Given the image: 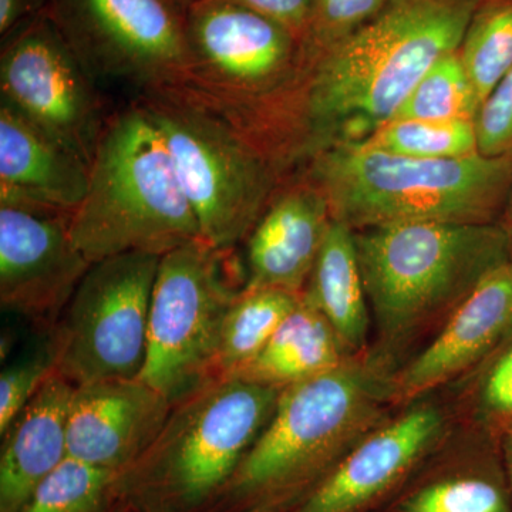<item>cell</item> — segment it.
Listing matches in <instances>:
<instances>
[{"label": "cell", "mask_w": 512, "mask_h": 512, "mask_svg": "<svg viewBox=\"0 0 512 512\" xmlns=\"http://www.w3.org/2000/svg\"><path fill=\"white\" fill-rule=\"evenodd\" d=\"M160 259L130 252L90 266L50 333L57 375L74 387L140 377Z\"/></svg>", "instance_id": "cell-10"}, {"label": "cell", "mask_w": 512, "mask_h": 512, "mask_svg": "<svg viewBox=\"0 0 512 512\" xmlns=\"http://www.w3.org/2000/svg\"><path fill=\"white\" fill-rule=\"evenodd\" d=\"M171 407L140 377L76 386L67 427L69 457L123 473L157 439Z\"/></svg>", "instance_id": "cell-15"}, {"label": "cell", "mask_w": 512, "mask_h": 512, "mask_svg": "<svg viewBox=\"0 0 512 512\" xmlns=\"http://www.w3.org/2000/svg\"><path fill=\"white\" fill-rule=\"evenodd\" d=\"M349 357L328 320L301 298L264 350L232 377L284 389L335 369Z\"/></svg>", "instance_id": "cell-21"}, {"label": "cell", "mask_w": 512, "mask_h": 512, "mask_svg": "<svg viewBox=\"0 0 512 512\" xmlns=\"http://www.w3.org/2000/svg\"><path fill=\"white\" fill-rule=\"evenodd\" d=\"M458 53L483 104L512 66V0H478Z\"/></svg>", "instance_id": "cell-23"}, {"label": "cell", "mask_w": 512, "mask_h": 512, "mask_svg": "<svg viewBox=\"0 0 512 512\" xmlns=\"http://www.w3.org/2000/svg\"><path fill=\"white\" fill-rule=\"evenodd\" d=\"M90 184V163L10 104L0 103V202L73 214Z\"/></svg>", "instance_id": "cell-18"}, {"label": "cell", "mask_w": 512, "mask_h": 512, "mask_svg": "<svg viewBox=\"0 0 512 512\" xmlns=\"http://www.w3.org/2000/svg\"><path fill=\"white\" fill-rule=\"evenodd\" d=\"M446 427V416L436 404L412 403L367 433L291 512L370 510L429 456Z\"/></svg>", "instance_id": "cell-14"}, {"label": "cell", "mask_w": 512, "mask_h": 512, "mask_svg": "<svg viewBox=\"0 0 512 512\" xmlns=\"http://www.w3.org/2000/svg\"><path fill=\"white\" fill-rule=\"evenodd\" d=\"M353 232L372 318L392 345L450 315L512 261L507 229L497 222H406Z\"/></svg>", "instance_id": "cell-6"}, {"label": "cell", "mask_w": 512, "mask_h": 512, "mask_svg": "<svg viewBox=\"0 0 512 512\" xmlns=\"http://www.w3.org/2000/svg\"><path fill=\"white\" fill-rule=\"evenodd\" d=\"M301 298L328 320L349 356L362 355L372 312L352 229L332 221Z\"/></svg>", "instance_id": "cell-20"}, {"label": "cell", "mask_w": 512, "mask_h": 512, "mask_svg": "<svg viewBox=\"0 0 512 512\" xmlns=\"http://www.w3.org/2000/svg\"><path fill=\"white\" fill-rule=\"evenodd\" d=\"M70 232L90 264L130 252L163 256L201 239L163 137L136 101L107 119Z\"/></svg>", "instance_id": "cell-4"}, {"label": "cell", "mask_w": 512, "mask_h": 512, "mask_svg": "<svg viewBox=\"0 0 512 512\" xmlns=\"http://www.w3.org/2000/svg\"><path fill=\"white\" fill-rule=\"evenodd\" d=\"M281 389L218 377L171 407L150 447L121 473L136 512H210L265 429Z\"/></svg>", "instance_id": "cell-5"}, {"label": "cell", "mask_w": 512, "mask_h": 512, "mask_svg": "<svg viewBox=\"0 0 512 512\" xmlns=\"http://www.w3.org/2000/svg\"><path fill=\"white\" fill-rule=\"evenodd\" d=\"M478 0H386L348 39L309 59L271 133L286 174L360 143L396 116L439 60L460 50Z\"/></svg>", "instance_id": "cell-1"}, {"label": "cell", "mask_w": 512, "mask_h": 512, "mask_svg": "<svg viewBox=\"0 0 512 512\" xmlns=\"http://www.w3.org/2000/svg\"><path fill=\"white\" fill-rule=\"evenodd\" d=\"M239 512H289L286 510H282V508L275 507H255L249 508V510L239 511Z\"/></svg>", "instance_id": "cell-35"}, {"label": "cell", "mask_w": 512, "mask_h": 512, "mask_svg": "<svg viewBox=\"0 0 512 512\" xmlns=\"http://www.w3.org/2000/svg\"><path fill=\"white\" fill-rule=\"evenodd\" d=\"M299 302L301 296L281 289L244 288L222 323L215 379L235 376L247 367Z\"/></svg>", "instance_id": "cell-22"}, {"label": "cell", "mask_w": 512, "mask_h": 512, "mask_svg": "<svg viewBox=\"0 0 512 512\" xmlns=\"http://www.w3.org/2000/svg\"><path fill=\"white\" fill-rule=\"evenodd\" d=\"M53 372L55 355L50 340L37 352L3 369L0 375V436L6 433Z\"/></svg>", "instance_id": "cell-29"}, {"label": "cell", "mask_w": 512, "mask_h": 512, "mask_svg": "<svg viewBox=\"0 0 512 512\" xmlns=\"http://www.w3.org/2000/svg\"><path fill=\"white\" fill-rule=\"evenodd\" d=\"M392 376L379 359L342 365L279 392L274 413L210 512H291L383 421Z\"/></svg>", "instance_id": "cell-2"}, {"label": "cell", "mask_w": 512, "mask_h": 512, "mask_svg": "<svg viewBox=\"0 0 512 512\" xmlns=\"http://www.w3.org/2000/svg\"><path fill=\"white\" fill-rule=\"evenodd\" d=\"M229 254L195 239L161 256L140 379L173 404L215 379L222 323L244 291L229 278Z\"/></svg>", "instance_id": "cell-9"}, {"label": "cell", "mask_w": 512, "mask_h": 512, "mask_svg": "<svg viewBox=\"0 0 512 512\" xmlns=\"http://www.w3.org/2000/svg\"><path fill=\"white\" fill-rule=\"evenodd\" d=\"M386 0H313L311 19L302 37L305 63L332 49L362 28Z\"/></svg>", "instance_id": "cell-28"}, {"label": "cell", "mask_w": 512, "mask_h": 512, "mask_svg": "<svg viewBox=\"0 0 512 512\" xmlns=\"http://www.w3.org/2000/svg\"><path fill=\"white\" fill-rule=\"evenodd\" d=\"M45 12L94 80L141 92L187 76L185 9L175 0H49Z\"/></svg>", "instance_id": "cell-11"}, {"label": "cell", "mask_w": 512, "mask_h": 512, "mask_svg": "<svg viewBox=\"0 0 512 512\" xmlns=\"http://www.w3.org/2000/svg\"><path fill=\"white\" fill-rule=\"evenodd\" d=\"M485 362L477 384V413L485 424L504 433L512 427V336Z\"/></svg>", "instance_id": "cell-30"}, {"label": "cell", "mask_w": 512, "mask_h": 512, "mask_svg": "<svg viewBox=\"0 0 512 512\" xmlns=\"http://www.w3.org/2000/svg\"><path fill=\"white\" fill-rule=\"evenodd\" d=\"M185 86L261 141L299 82L305 57L291 30L235 0L185 8Z\"/></svg>", "instance_id": "cell-8"}, {"label": "cell", "mask_w": 512, "mask_h": 512, "mask_svg": "<svg viewBox=\"0 0 512 512\" xmlns=\"http://www.w3.org/2000/svg\"><path fill=\"white\" fill-rule=\"evenodd\" d=\"M72 214L0 202V303L53 328L89 271L70 232Z\"/></svg>", "instance_id": "cell-13"}, {"label": "cell", "mask_w": 512, "mask_h": 512, "mask_svg": "<svg viewBox=\"0 0 512 512\" xmlns=\"http://www.w3.org/2000/svg\"><path fill=\"white\" fill-rule=\"evenodd\" d=\"M175 2H177L181 8L185 9L188 5H191L192 2H195V0H175Z\"/></svg>", "instance_id": "cell-37"}, {"label": "cell", "mask_w": 512, "mask_h": 512, "mask_svg": "<svg viewBox=\"0 0 512 512\" xmlns=\"http://www.w3.org/2000/svg\"><path fill=\"white\" fill-rule=\"evenodd\" d=\"M359 144L396 156L433 160L478 153L476 121L470 120L394 119Z\"/></svg>", "instance_id": "cell-24"}, {"label": "cell", "mask_w": 512, "mask_h": 512, "mask_svg": "<svg viewBox=\"0 0 512 512\" xmlns=\"http://www.w3.org/2000/svg\"><path fill=\"white\" fill-rule=\"evenodd\" d=\"M303 173L318 185L332 220L352 231L406 224H494L512 195V154L413 158L363 144L313 157Z\"/></svg>", "instance_id": "cell-3"}, {"label": "cell", "mask_w": 512, "mask_h": 512, "mask_svg": "<svg viewBox=\"0 0 512 512\" xmlns=\"http://www.w3.org/2000/svg\"><path fill=\"white\" fill-rule=\"evenodd\" d=\"M480 106L460 53L456 52L443 57L424 74L392 120L476 121Z\"/></svg>", "instance_id": "cell-26"}, {"label": "cell", "mask_w": 512, "mask_h": 512, "mask_svg": "<svg viewBox=\"0 0 512 512\" xmlns=\"http://www.w3.org/2000/svg\"><path fill=\"white\" fill-rule=\"evenodd\" d=\"M332 221L325 195L308 175L286 178L245 239V288L301 296Z\"/></svg>", "instance_id": "cell-17"}, {"label": "cell", "mask_w": 512, "mask_h": 512, "mask_svg": "<svg viewBox=\"0 0 512 512\" xmlns=\"http://www.w3.org/2000/svg\"><path fill=\"white\" fill-rule=\"evenodd\" d=\"M508 232V238H510V248H511V259H512V210L510 215V222H508L507 227H505Z\"/></svg>", "instance_id": "cell-36"}, {"label": "cell", "mask_w": 512, "mask_h": 512, "mask_svg": "<svg viewBox=\"0 0 512 512\" xmlns=\"http://www.w3.org/2000/svg\"><path fill=\"white\" fill-rule=\"evenodd\" d=\"M504 460L507 470L508 484L512 490V427L504 431Z\"/></svg>", "instance_id": "cell-34"}, {"label": "cell", "mask_w": 512, "mask_h": 512, "mask_svg": "<svg viewBox=\"0 0 512 512\" xmlns=\"http://www.w3.org/2000/svg\"><path fill=\"white\" fill-rule=\"evenodd\" d=\"M511 336L512 261L491 272L447 316L436 338L392 376L393 402H416L485 362Z\"/></svg>", "instance_id": "cell-16"}, {"label": "cell", "mask_w": 512, "mask_h": 512, "mask_svg": "<svg viewBox=\"0 0 512 512\" xmlns=\"http://www.w3.org/2000/svg\"><path fill=\"white\" fill-rule=\"evenodd\" d=\"M120 476L67 457L37 485L20 512H103L116 500Z\"/></svg>", "instance_id": "cell-25"}, {"label": "cell", "mask_w": 512, "mask_h": 512, "mask_svg": "<svg viewBox=\"0 0 512 512\" xmlns=\"http://www.w3.org/2000/svg\"><path fill=\"white\" fill-rule=\"evenodd\" d=\"M74 386L53 372L3 434L0 512H20L37 485L69 457Z\"/></svg>", "instance_id": "cell-19"}, {"label": "cell", "mask_w": 512, "mask_h": 512, "mask_svg": "<svg viewBox=\"0 0 512 512\" xmlns=\"http://www.w3.org/2000/svg\"><path fill=\"white\" fill-rule=\"evenodd\" d=\"M275 20L302 40L311 19L313 0H235Z\"/></svg>", "instance_id": "cell-32"}, {"label": "cell", "mask_w": 512, "mask_h": 512, "mask_svg": "<svg viewBox=\"0 0 512 512\" xmlns=\"http://www.w3.org/2000/svg\"><path fill=\"white\" fill-rule=\"evenodd\" d=\"M94 82L46 12L2 39V100L90 164L109 119Z\"/></svg>", "instance_id": "cell-12"}, {"label": "cell", "mask_w": 512, "mask_h": 512, "mask_svg": "<svg viewBox=\"0 0 512 512\" xmlns=\"http://www.w3.org/2000/svg\"><path fill=\"white\" fill-rule=\"evenodd\" d=\"M49 0H0V35L6 37L20 25L45 12Z\"/></svg>", "instance_id": "cell-33"}, {"label": "cell", "mask_w": 512, "mask_h": 512, "mask_svg": "<svg viewBox=\"0 0 512 512\" xmlns=\"http://www.w3.org/2000/svg\"><path fill=\"white\" fill-rule=\"evenodd\" d=\"M478 153L512 154V66L488 94L476 117Z\"/></svg>", "instance_id": "cell-31"}, {"label": "cell", "mask_w": 512, "mask_h": 512, "mask_svg": "<svg viewBox=\"0 0 512 512\" xmlns=\"http://www.w3.org/2000/svg\"><path fill=\"white\" fill-rule=\"evenodd\" d=\"M511 493L495 474H453L404 495L396 512H512Z\"/></svg>", "instance_id": "cell-27"}, {"label": "cell", "mask_w": 512, "mask_h": 512, "mask_svg": "<svg viewBox=\"0 0 512 512\" xmlns=\"http://www.w3.org/2000/svg\"><path fill=\"white\" fill-rule=\"evenodd\" d=\"M134 101L163 137L202 241L234 251L285 175L244 127L184 83L141 90Z\"/></svg>", "instance_id": "cell-7"}]
</instances>
